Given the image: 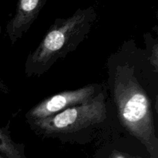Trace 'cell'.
Listing matches in <instances>:
<instances>
[{
    "instance_id": "2",
    "label": "cell",
    "mask_w": 158,
    "mask_h": 158,
    "mask_svg": "<svg viewBox=\"0 0 158 158\" xmlns=\"http://www.w3.org/2000/svg\"><path fill=\"white\" fill-rule=\"evenodd\" d=\"M88 22L86 15L77 13L71 18L54 25L35 52L28 59L27 68L37 70L46 68L63 54L70 50L72 45L84 35Z\"/></svg>"
},
{
    "instance_id": "5",
    "label": "cell",
    "mask_w": 158,
    "mask_h": 158,
    "mask_svg": "<svg viewBox=\"0 0 158 158\" xmlns=\"http://www.w3.org/2000/svg\"><path fill=\"white\" fill-rule=\"evenodd\" d=\"M40 0H20L18 12L9 22L7 32L12 43L21 38L36 16Z\"/></svg>"
},
{
    "instance_id": "1",
    "label": "cell",
    "mask_w": 158,
    "mask_h": 158,
    "mask_svg": "<svg viewBox=\"0 0 158 158\" xmlns=\"http://www.w3.org/2000/svg\"><path fill=\"white\" fill-rule=\"evenodd\" d=\"M114 94L122 124L157 158V138L151 103L145 91L134 76L120 72L116 78Z\"/></svg>"
},
{
    "instance_id": "3",
    "label": "cell",
    "mask_w": 158,
    "mask_h": 158,
    "mask_svg": "<svg viewBox=\"0 0 158 158\" xmlns=\"http://www.w3.org/2000/svg\"><path fill=\"white\" fill-rule=\"evenodd\" d=\"M106 113L104 96L100 94L85 103L34 122V124L46 134L73 133L103 122L106 119Z\"/></svg>"
},
{
    "instance_id": "7",
    "label": "cell",
    "mask_w": 158,
    "mask_h": 158,
    "mask_svg": "<svg viewBox=\"0 0 158 158\" xmlns=\"http://www.w3.org/2000/svg\"><path fill=\"white\" fill-rule=\"evenodd\" d=\"M158 49H157V45L156 44L154 47V51H153V53H152V56H151V63L154 65V68L156 69H157V63H158Z\"/></svg>"
},
{
    "instance_id": "4",
    "label": "cell",
    "mask_w": 158,
    "mask_h": 158,
    "mask_svg": "<svg viewBox=\"0 0 158 158\" xmlns=\"http://www.w3.org/2000/svg\"><path fill=\"white\" fill-rule=\"evenodd\" d=\"M96 89L95 85H87L75 90L64 91L48 97L32 108L26 114V117L34 123L52 117L90 100L94 97Z\"/></svg>"
},
{
    "instance_id": "8",
    "label": "cell",
    "mask_w": 158,
    "mask_h": 158,
    "mask_svg": "<svg viewBox=\"0 0 158 158\" xmlns=\"http://www.w3.org/2000/svg\"><path fill=\"white\" fill-rule=\"evenodd\" d=\"M111 158H126V157H125L123 154H120V153H118L117 152V151H115V152L113 153L112 156H111Z\"/></svg>"
},
{
    "instance_id": "6",
    "label": "cell",
    "mask_w": 158,
    "mask_h": 158,
    "mask_svg": "<svg viewBox=\"0 0 158 158\" xmlns=\"http://www.w3.org/2000/svg\"><path fill=\"white\" fill-rule=\"evenodd\" d=\"M0 153L9 158H22L17 145L0 128Z\"/></svg>"
},
{
    "instance_id": "9",
    "label": "cell",
    "mask_w": 158,
    "mask_h": 158,
    "mask_svg": "<svg viewBox=\"0 0 158 158\" xmlns=\"http://www.w3.org/2000/svg\"><path fill=\"white\" fill-rule=\"evenodd\" d=\"M0 158H2V157H0Z\"/></svg>"
}]
</instances>
